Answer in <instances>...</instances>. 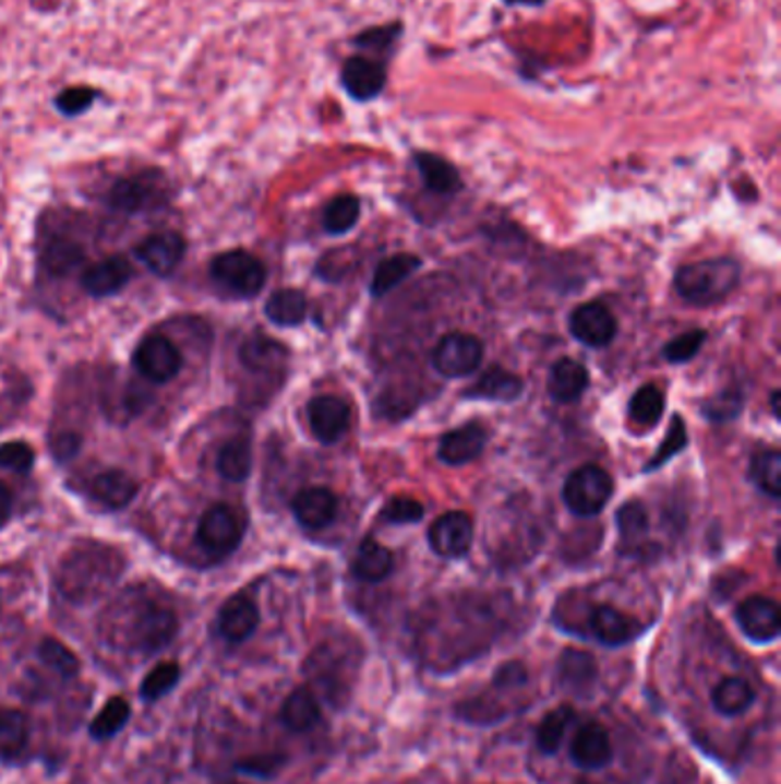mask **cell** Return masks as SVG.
<instances>
[{
	"mask_svg": "<svg viewBox=\"0 0 781 784\" xmlns=\"http://www.w3.org/2000/svg\"><path fill=\"white\" fill-rule=\"evenodd\" d=\"M179 633V615L145 585L124 590L104 610L99 635L110 650L131 656L164 652Z\"/></svg>",
	"mask_w": 781,
	"mask_h": 784,
	"instance_id": "6da1fadb",
	"label": "cell"
},
{
	"mask_svg": "<svg viewBox=\"0 0 781 784\" xmlns=\"http://www.w3.org/2000/svg\"><path fill=\"white\" fill-rule=\"evenodd\" d=\"M127 569L122 553L97 539H81L69 548L56 571V587L69 604L87 606L108 594Z\"/></svg>",
	"mask_w": 781,
	"mask_h": 784,
	"instance_id": "7a4b0ae2",
	"label": "cell"
},
{
	"mask_svg": "<svg viewBox=\"0 0 781 784\" xmlns=\"http://www.w3.org/2000/svg\"><path fill=\"white\" fill-rule=\"evenodd\" d=\"M741 266L738 262L718 258L697 264H687L676 271V292L693 306H713L738 287Z\"/></svg>",
	"mask_w": 781,
	"mask_h": 784,
	"instance_id": "3957f363",
	"label": "cell"
},
{
	"mask_svg": "<svg viewBox=\"0 0 781 784\" xmlns=\"http://www.w3.org/2000/svg\"><path fill=\"white\" fill-rule=\"evenodd\" d=\"M168 200V179L158 170H143L122 177L108 189L106 202L110 210L122 214H137L156 210Z\"/></svg>",
	"mask_w": 781,
	"mask_h": 784,
	"instance_id": "277c9868",
	"label": "cell"
},
{
	"mask_svg": "<svg viewBox=\"0 0 781 784\" xmlns=\"http://www.w3.org/2000/svg\"><path fill=\"white\" fill-rule=\"evenodd\" d=\"M612 491H614V482L610 473L603 471L601 466L589 464L573 471L566 477L562 498L573 514L591 519L603 512V507L612 498Z\"/></svg>",
	"mask_w": 781,
	"mask_h": 784,
	"instance_id": "5b68a950",
	"label": "cell"
},
{
	"mask_svg": "<svg viewBox=\"0 0 781 784\" xmlns=\"http://www.w3.org/2000/svg\"><path fill=\"white\" fill-rule=\"evenodd\" d=\"M245 523L229 504H214L197 523V542L214 558H227L241 546Z\"/></svg>",
	"mask_w": 781,
	"mask_h": 784,
	"instance_id": "8992f818",
	"label": "cell"
},
{
	"mask_svg": "<svg viewBox=\"0 0 781 784\" xmlns=\"http://www.w3.org/2000/svg\"><path fill=\"white\" fill-rule=\"evenodd\" d=\"M214 281L227 287L232 294L252 298L264 289L266 266L245 250H227L212 262Z\"/></svg>",
	"mask_w": 781,
	"mask_h": 784,
	"instance_id": "52a82bcc",
	"label": "cell"
},
{
	"mask_svg": "<svg viewBox=\"0 0 781 784\" xmlns=\"http://www.w3.org/2000/svg\"><path fill=\"white\" fill-rule=\"evenodd\" d=\"M339 83L358 104H370L383 95L387 85V62L367 54H353L344 60Z\"/></svg>",
	"mask_w": 781,
	"mask_h": 784,
	"instance_id": "ba28073f",
	"label": "cell"
},
{
	"mask_svg": "<svg viewBox=\"0 0 781 784\" xmlns=\"http://www.w3.org/2000/svg\"><path fill=\"white\" fill-rule=\"evenodd\" d=\"M568 757L580 771H603L614 759V744L608 727L599 721H582L570 736Z\"/></svg>",
	"mask_w": 781,
	"mask_h": 784,
	"instance_id": "9c48e42d",
	"label": "cell"
},
{
	"mask_svg": "<svg viewBox=\"0 0 781 784\" xmlns=\"http://www.w3.org/2000/svg\"><path fill=\"white\" fill-rule=\"evenodd\" d=\"M484 358V344L468 333H449L431 354L435 372L447 379H461L474 375Z\"/></svg>",
	"mask_w": 781,
	"mask_h": 784,
	"instance_id": "30bf717a",
	"label": "cell"
},
{
	"mask_svg": "<svg viewBox=\"0 0 781 784\" xmlns=\"http://www.w3.org/2000/svg\"><path fill=\"white\" fill-rule=\"evenodd\" d=\"M135 370L152 383L172 381L183 367V356L177 344L164 335L145 337L133 354Z\"/></svg>",
	"mask_w": 781,
	"mask_h": 784,
	"instance_id": "8fae6325",
	"label": "cell"
},
{
	"mask_svg": "<svg viewBox=\"0 0 781 784\" xmlns=\"http://www.w3.org/2000/svg\"><path fill=\"white\" fill-rule=\"evenodd\" d=\"M601 667L593 654L576 648H566L555 665V679L557 686L564 690L566 696L573 698H591L596 686H599Z\"/></svg>",
	"mask_w": 781,
	"mask_h": 784,
	"instance_id": "7c38bea8",
	"label": "cell"
},
{
	"mask_svg": "<svg viewBox=\"0 0 781 784\" xmlns=\"http://www.w3.org/2000/svg\"><path fill=\"white\" fill-rule=\"evenodd\" d=\"M587 631L589 635L603 644V648H624V644L635 642L645 627H639V621L624 610H618L608 604L593 606L587 615Z\"/></svg>",
	"mask_w": 781,
	"mask_h": 784,
	"instance_id": "4fadbf2b",
	"label": "cell"
},
{
	"mask_svg": "<svg viewBox=\"0 0 781 784\" xmlns=\"http://www.w3.org/2000/svg\"><path fill=\"white\" fill-rule=\"evenodd\" d=\"M736 625L754 644H770L781 633L779 606L768 596H749L736 608Z\"/></svg>",
	"mask_w": 781,
	"mask_h": 784,
	"instance_id": "5bb4252c",
	"label": "cell"
},
{
	"mask_svg": "<svg viewBox=\"0 0 781 784\" xmlns=\"http://www.w3.org/2000/svg\"><path fill=\"white\" fill-rule=\"evenodd\" d=\"M260 619L262 617H260V608L255 604V598H250L248 594L239 592L235 596H229L227 602L220 606L218 617H216V627L225 642L241 644L255 635V631L260 627Z\"/></svg>",
	"mask_w": 781,
	"mask_h": 784,
	"instance_id": "9a60e30c",
	"label": "cell"
},
{
	"mask_svg": "<svg viewBox=\"0 0 781 784\" xmlns=\"http://www.w3.org/2000/svg\"><path fill=\"white\" fill-rule=\"evenodd\" d=\"M474 525L466 512H447L429 530V544L441 558H464L472 546Z\"/></svg>",
	"mask_w": 781,
	"mask_h": 784,
	"instance_id": "2e32d148",
	"label": "cell"
},
{
	"mask_svg": "<svg viewBox=\"0 0 781 784\" xmlns=\"http://www.w3.org/2000/svg\"><path fill=\"white\" fill-rule=\"evenodd\" d=\"M570 333L576 340H580L587 347L601 349L616 335V319L614 314L599 301L585 304L573 310L570 314Z\"/></svg>",
	"mask_w": 781,
	"mask_h": 784,
	"instance_id": "e0dca14e",
	"label": "cell"
},
{
	"mask_svg": "<svg viewBox=\"0 0 781 784\" xmlns=\"http://www.w3.org/2000/svg\"><path fill=\"white\" fill-rule=\"evenodd\" d=\"M308 418H310L312 433L319 438L321 443L331 446V443H337L339 438L349 431L351 411H349V404L344 400L324 395V397H316L310 402Z\"/></svg>",
	"mask_w": 781,
	"mask_h": 784,
	"instance_id": "ac0fdd59",
	"label": "cell"
},
{
	"mask_svg": "<svg viewBox=\"0 0 781 784\" xmlns=\"http://www.w3.org/2000/svg\"><path fill=\"white\" fill-rule=\"evenodd\" d=\"M187 241L179 233H156L135 248V258L156 275H170L183 260Z\"/></svg>",
	"mask_w": 781,
	"mask_h": 784,
	"instance_id": "d6986e66",
	"label": "cell"
},
{
	"mask_svg": "<svg viewBox=\"0 0 781 784\" xmlns=\"http://www.w3.org/2000/svg\"><path fill=\"white\" fill-rule=\"evenodd\" d=\"M131 273L133 269L127 258L112 256L87 266L81 275V285L92 298H106L124 289L131 281Z\"/></svg>",
	"mask_w": 781,
	"mask_h": 784,
	"instance_id": "ffe728a7",
	"label": "cell"
},
{
	"mask_svg": "<svg viewBox=\"0 0 781 784\" xmlns=\"http://www.w3.org/2000/svg\"><path fill=\"white\" fill-rule=\"evenodd\" d=\"M486 441H489V433H486L484 425L470 423V425H464V427H458L443 436L438 456H441V461H445L447 466H464L484 452Z\"/></svg>",
	"mask_w": 781,
	"mask_h": 784,
	"instance_id": "44dd1931",
	"label": "cell"
},
{
	"mask_svg": "<svg viewBox=\"0 0 781 784\" xmlns=\"http://www.w3.org/2000/svg\"><path fill=\"white\" fill-rule=\"evenodd\" d=\"M321 718H324V709L310 686L293 688L280 706V723L293 734L312 732Z\"/></svg>",
	"mask_w": 781,
	"mask_h": 784,
	"instance_id": "7402d4cb",
	"label": "cell"
},
{
	"mask_svg": "<svg viewBox=\"0 0 781 784\" xmlns=\"http://www.w3.org/2000/svg\"><path fill=\"white\" fill-rule=\"evenodd\" d=\"M291 510H293L296 521L303 527L321 530L335 521L337 510H339V500L333 491H328L324 487H312V489H303L293 498Z\"/></svg>",
	"mask_w": 781,
	"mask_h": 784,
	"instance_id": "603a6c76",
	"label": "cell"
},
{
	"mask_svg": "<svg viewBox=\"0 0 781 784\" xmlns=\"http://www.w3.org/2000/svg\"><path fill=\"white\" fill-rule=\"evenodd\" d=\"M89 496L108 510H124L137 496V482L120 468L104 471L89 482Z\"/></svg>",
	"mask_w": 781,
	"mask_h": 784,
	"instance_id": "cb8c5ba5",
	"label": "cell"
},
{
	"mask_svg": "<svg viewBox=\"0 0 781 784\" xmlns=\"http://www.w3.org/2000/svg\"><path fill=\"white\" fill-rule=\"evenodd\" d=\"M287 356L289 354L283 344L266 337V335L248 337L239 349V358H241L243 367H248L250 372H260V375L283 372L287 365Z\"/></svg>",
	"mask_w": 781,
	"mask_h": 784,
	"instance_id": "d4e9b609",
	"label": "cell"
},
{
	"mask_svg": "<svg viewBox=\"0 0 781 784\" xmlns=\"http://www.w3.org/2000/svg\"><path fill=\"white\" fill-rule=\"evenodd\" d=\"M412 164L420 170L426 191L438 195H454L464 189V181L458 170L449 164L447 158L431 154V152H416L412 154Z\"/></svg>",
	"mask_w": 781,
	"mask_h": 784,
	"instance_id": "484cf974",
	"label": "cell"
},
{
	"mask_svg": "<svg viewBox=\"0 0 781 784\" xmlns=\"http://www.w3.org/2000/svg\"><path fill=\"white\" fill-rule=\"evenodd\" d=\"M33 721L21 709H0V762H14L31 746Z\"/></svg>",
	"mask_w": 781,
	"mask_h": 784,
	"instance_id": "4316f807",
	"label": "cell"
},
{
	"mask_svg": "<svg viewBox=\"0 0 781 784\" xmlns=\"http://www.w3.org/2000/svg\"><path fill=\"white\" fill-rule=\"evenodd\" d=\"M589 385V372L587 367L573 358H562L553 365L548 377V392L550 397L562 404L578 402L582 392Z\"/></svg>",
	"mask_w": 781,
	"mask_h": 784,
	"instance_id": "83f0119b",
	"label": "cell"
},
{
	"mask_svg": "<svg viewBox=\"0 0 781 784\" xmlns=\"http://www.w3.org/2000/svg\"><path fill=\"white\" fill-rule=\"evenodd\" d=\"M522 379L502 370L500 365L489 367V370L477 379L474 385L466 390L468 400H484V402H514L522 395Z\"/></svg>",
	"mask_w": 781,
	"mask_h": 784,
	"instance_id": "f1b7e54d",
	"label": "cell"
},
{
	"mask_svg": "<svg viewBox=\"0 0 781 784\" xmlns=\"http://www.w3.org/2000/svg\"><path fill=\"white\" fill-rule=\"evenodd\" d=\"M710 704L724 718H738L756 704V690L745 677H724L710 693Z\"/></svg>",
	"mask_w": 781,
	"mask_h": 784,
	"instance_id": "f546056e",
	"label": "cell"
},
{
	"mask_svg": "<svg viewBox=\"0 0 781 784\" xmlns=\"http://www.w3.org/2000/svg\"><path fill=\"white\" fill-rule=\"evenodd\" d=\"M573 723H576V709L570 704H560L555 709H550L539 721L534 732L537 750L543 757H555L562 750V741Z\"/></svg>",
	"mask_w": 781,
	"mask_h": 784,
	"instance_id": "4dcf8cb0",
	"label": "cell"
},
{
	"mask_svg": "<svg viewBox=\"0 0 781 784\" xmlns=\"http://www.w3.org/2000/svg\"><path fill=\"white\" fill-rule=\"evenodd\" d=\"M404 35V23L401 21H389L385 26H374L358 33L353 37V46L358 54L374 56L379 60L389 62L397 51V44Z\"/></svg>",
	"mask_w": 781,
	"mask_h": 784,
	"instance_id": "1f68e13d",
	"label": "cell"
},
{
	"mask_svg": "<svg viewBox=\"0 0 781 784\" xmlns=\"http://www.w3.org/2000/svg\"><path fill=\"white\" fill-rule=\"evenodd\" d=\"M395 560L385 546L367 539L353 558V575L364 583H381L393 573Z\"/></svg>",
	"mask_w": 781,
	"mask_h": 784,
	"instance_id": "d6a6232c",
	"label": "cell"
},
{
	"mask_svg": "<svg viewBox=\"0 0 781 784\" xmlns=\"http://www.w3.org/2000/svg\"><path fill=\"white\" fill-rule=\"evenodd\" d=\"M264 312L275 326H301L308 317V298L298 289H280L271 294Z\"/></svg>",
	"mask_w": 781,
	"mask_h": 784,
	"instance_id": "836d02e7",
	"label": "cell"
},
{
	"mask_svg": "<svg viewBox=\"0 0 781 784\" xmlns=\"http://www.w3.org/2000/svg\"><path fill=\"white\" fill-rule=\"evenodd\" d=\"M131 721V704L127 698L118 696V698H110L101 709L95 718H92L87 732H89V739H95L99 744L104 741H110L112 736H118L127 723Z\"/></svg>",
	"mask_w": 781,
	"mask_h": 784,
	"instance_id": "e575fe53",
	"label": "cell"
},
{
	"mask_svg": "<svg viewBox=\"0 0 781 784\" xmlns=\"http://www.w3.org/2000/svg\"><path fill=\"white\" fill-rule=\"evenodd\" d=\"M420 269V258L410 256V252H399V256L387 258L379 264V269L374 271L372 278V296L381 298L385 294L393 292L395 287H399L408 275H412Z\"/></svg>",
	"mask_w": 781,
	"mask_h": 784,
	"instance_id": "d590c367",
	"label": "cell"
},
{
	"mask_svg": "<svg viewBox=\"0 0 781 784\" xmlns=\"http://www.w3.org/2000/svg\"><path fill=\"white\" fill-rule=\"evenodd\" d=\"M85 262V250L72 239H51L41 250V264L51 275H69Z\"/></svg>",
	"mask_w": 781,
	"mask_h": 784,
	"instance_id": "8d00e7d4",
	"label": "cell"
},
{
	"mask_svg": "<svg viewBox=\"0 0 781 784\" xmlns=\"http://www.w3.org/2000/svg\"><path fill=\"white\" fill-rule=\"evenodd\" d=\"M218 473L229 482H243L252 471V448L248 438H232L227 441L216 459Z\"/></svg>",
	"mask_w": 781,
	"mask_h": 784,
	"instance_id": "74e56055",
	"label": "cell"
},
{
	"mask_svg": "<svg viewBox=\"0 0 781 784\" xmlns=\"http://www.w3.org/2000/svg\"><path fill=\"white\" fill-rule=\"evenodd\" d=\"M37 656L46 667H49L51 673H56L64 681L79 677V673H81L79 656L69 650L64 642H60L56 638H44L37 648Z\"/></svg>",
	"mask_w": 781,
	"mask_h": 784,
	"instance_id": "f35d334b",
	"label": "cell"
},
{
	"mask_svg": "<svg viewBox=\"0 0 781 784\" xmlns=\"http://www.w3.org/2000/svg\"><path fill=\"white\" fill-rule=\"evenodd\" d=\"M181 679V665L175 661H164L154 665L141 684L143 702H158L177 688Z\"/></svg>",
	"mask_w": 781,
	"mask_h": 784,
	"instance_id": "ab89813d",
	"label": "cell"
},
{
	"mask_svg": "<svg viewBox=\"0 0 781 784\" xmlns=\"http://www.w3.org/2000/svg\"><path fill=\"white\" fill-rule=\"evenodd\" d=\"M752 482L770 498L781 496V452L764 450L752 459L749 468Z\"/></svg>",
	"mask_w": 781,
	"mask_h": 784,
	"instance_id": "60d3db41",
	"label": "cell"
},
{
	"mask_svg": "<svg viewBox=\"0 0 781 784\" xmlns=\"http://www.w3.org/2000/svg\"><path fill=\"white\" fill-rule=\"evenodd\" d=\"M360 218V200L356 195H337L324 210V227L328 235H344Z\"/></svg>",
	"mask_w": 781,
	"mask_h": 784,
	"instance_id": "b9f144b4",
	"label": "cell"
},
{
	"mask_svg": "<svg viewBox=\"0 0 781 784\" xmlns=\"http://www.w3.org/2000/svg\"><path fill=\"white\" fill-rule=\"evenodd\" d=\"M630 418L641 427H653L660 423L664 411V397L658 385H641L630 400Z\"/></svg>",
	"mask_w": 781,
	"mask_h": 784,
	"instance_id": "7bdbcfd3",
	"label": "cell"
},
{
	"mask_svg": "<svg viewBox=\"0 0 781 784\" xmlns=\"http://www.w3.org/2000/svg\"><path fill=\"white\" fill-rule=\"evenodd\" d=\"M287 762H289V757L283 752H257V755H248V757L237 759L235 771L245 777L273 780V777H278V773L287 767Z\"/></svg>",
	"mask_w": 781,
	"mask_h": 784,
	"instance_id": "ee69618b",
	"label": "cell"
},
{
	"mask_svg": "<svg viewBox=\"0 0 781 784\" xmlns=\"http://www.w3.org/2000/svg\"><path fill=\"white\" fill-rule=\"evenodd\" d=\"M616 525H618V535H622L624 542H628V544L639 542L649 533L647 507L639 500H630V502L622 504V510L616 512Z\"/></svg>",
	"mask_w": 781,
	"mask_h": 784,
	"instance_id": "f6af8a7d",
	"label": "cell"
},
{
	"mask_svg": "<svg viewBox=\"0 0 781 784\" xmlns=\"http://www.w3.org/2000/svg\"><path fill=\"white\" fill-rule=\"evenodd\" d=\"M743 392L741 390H724L720 395H716L713 400H708L704 404V415L708 420L713 423H726L733 420L743 408Z\"/></svg>",
	"mask_w": 781,
	"mask_h": 784,
	"instance_id": "bcb514c9",
	"label": "cell"
},
{
	"mask_svg": "<svg viewBox=\"0 0 781 784\" xmlns=\"http://www.w3.org/2000/svg\"><path fill=\"white\" fill-rule=\"evenodd\" d=\"M35 466V452L28 443L10 441L0 446V468L14 473H31Z\"/></svg>",
	"mask_w": 781,
	"mask_h": 784,
	"instance_id": "7dc6e473",
	"label": "cell"
},
{
	"mask_svg": "<svg viewBox=\"0 0 781 784\" xmlns=\"http://www.w3.org/2000/svg\"><path fill=\"white\" fill-rule=\"evenodd\" d=\"M685 443H687V431H685L683 420H681L678 415H676V418L672 420V427H670L668 436H664V441H662L660 450H658V452H656V456L649 461L647 471H656V468H660V466L664 464V461H670L672 456H676V454L685 448Z\"/></svg>",
	"mask_w": 781,
	"mask_h": 784,
	"instance_id": "c3c4849f",
	"label": "cell"
},
{
	"mask_svg": "<svg viewBox=\"0 0 781 784\" xmlns=\"http://www.w3.org/2000/svg\"><path fill=\"white\" fill-rule=\"evenodd\" d=\"M704 342H706V331L683 333L681 337H676L664 347V358L670 363H687L697 356V352L704 347Z\"/></svg>",
	"mask_w": 781,
	"mask_h": 784,
	"instance_id": "681fc988",
	"label": "cell"
},
{
	"mask_svg": "<svg viewBox=\"0 0 781 784\" xmlns=\"http://www.w3.org/2000/svg\"><path fill=\"white\" fill-rule=\"evenodd\" d=\"M422 516H424L422 502L412 500V498L389 500L381 514V519L387 523H418Z\"/></svg>",
	"mask_w": 781,
	"mask_h": 784,
	"instance_id": "f907efd6",
	"label": "cell"
},
{
	"mask_svg": "<svg viewBox=\"0 0 781 784\" xmlns=\"http://www.w3.org/2000/svg\"><path fill=\"white\" fill-rule=\"evenodd\" d=\"M527 681H530L527 665L522 661H507L493 673L491 686L502 688V690H518V688H525Z\"/></svg>",
	"mask_w": 781,
	"mask_h": 784,
	"instance_id": "816d5d0a",
	"label": "cell"
},
{
	"mask_svg": "<svg viewBox=\"0 0 781 784\" xmlns=\"http://www.w3.org/2000/svg\"><path fill=\"white\" fill-rule=\"evenodd\" d=\"M97 99V92L92 87H67L56 99V106L64 115H81Z\"/></svg>",
	"mask_w": 781,
	"mask_h": 784,
	"instance_id": "f5cc1de1",
	"label": "cell"
},
{
	"mask_svg": "<svg viewBox=\"0 0 781 784\" xmlns=\"http://www.w3.org/2000/svg\"><path fill=\"white\" fill-rule=\"evenodd\" d=\"M81 443H83V438L76 431H62V433H58L53 438V443H51L53 456L58 461L74 459L79 454V450H81Z\"/></svg>",
	"mask_w": 781,
	"mask_h": 784,
	"instance_id": "db71d44e",
	"label": "cell"
},
{
	"mask_svg": "<svg viewBox=\"0 0 781 784\" xmlns=\"http://www.w3.org/2000/svg\"><path fill=\"white\" fill-rule=\"evenodd\" d=\"M12 510H14V496L8 489V484L0 482V527L10 521Z\"/></svg>",
	"mask_w": 781,
	"mask_h": 784,
	"instance_id": "11a10c76",
	"label": "cell"
},
{
	"mask_svg": "<svg viewBox=\"0 0 781 784\" xmlns=\"http://www.w3.org/2000/svg\"><path fill=\"white\" fill-rule=\"evenodd\" d=\"M502 3L509 8H541L545 0H502Z\"/></svg>",
	"mask_w": 781,
	"mask_h": 784,
	"instance_id": "9f6ffc18",
	"label": "cell"
},
{
	"mask_svg": "<svg viewBox=\"0 0 781 784\" xmlns=\"http://www.w3.org/2000/svg\"><path fill=\"white\" fill-rule=\"evenodd\" d=\"M779 397H781V392L779 390H772V413H774V418H779V413H781V408H779Z\"/></svg>",
	"mask_w": 781,
	"mask_h": 784,
	"instance_id": "6f0895ef",
	"label": "cell"
}]
</instances>
